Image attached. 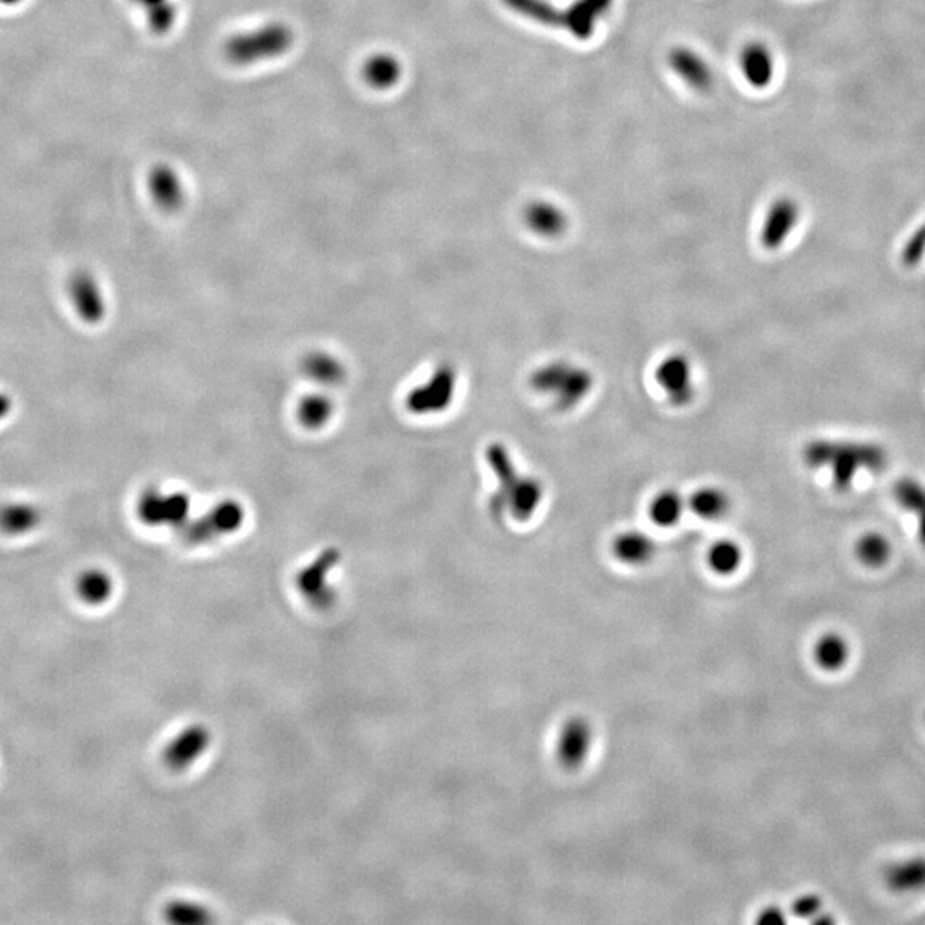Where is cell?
Returning <instances> with one entry per match:
<instances>
[{
    "mask_svg": "<svg viewBox=\"0 0 925 925\" xmlns=\"http://www.w3.org/2000/svg\"><path fill=\"white\" fill-rule=\"evenodd\" d=\"M485 460L497 482L496 492L490 496V511L520 523L532 520L544 504V484L532 475H521L509 449L502 442H492L487 446Z\"/></svg>",
    "mask_w": 925,
    "mask_h": 925,
    "instance_id": "1",
    "label": "cell"
},
{
    "mask_svg": "<svg viewBox=\"0 0 925 925\" xmlns=\"http://www.w3.org/2000/svg\"><path fill=\"white\" fill-rule=\"evenodd\" d=\"M802 458L814 470L828 468L838 492L852 489L860 473H878L888 466V453L876 442L816 439L807 442Z\"/></svg>",
    "mask_w": 925,
    "mask_h": 925,
    "instance_id": "2",
    "label": "cell"
},
{
    "mask_svg": "<svg viewBox=\"0 0 925 925\" xmlns=\"http://www.w3.org/2000/svg\"><path fill=\"white\" fill-rule=\"evenodd\" d=\"M530 386L535 393L547 396L555 410L571 412L590 396L595 377L583 365L552 360L533 370Z\"/></svg>",
    "mask_w": 925,
    "mask_h": 925,
    "instance_id": "3",
    "label": "cell"
},
{
    "mask_svg": "<svg viewBox=\"0 0 925 925\" xmlns=\"http://www.w3.org/2000/svg\"><path fill=\"white\" fill-rule=\"evenodd\" d=\"M293 43V33L287 24L271 23L254 31L233 36L225 45V54L233 64L247 66L259 60L285 54Z\"/></svg>",
    "mask_w": 925,
    "mask_h": 925,
    "instance_id": "4",
    "label": "cell"
},
{
    "mask_svg": "<svg viewBox=\"0 0 925 925\" xmlns=\"http://www.w3.org/2000/svg\"><path fill=\"white\" fill-rule=\"evenodd\" d=\"M458 374L453 365L437 367L429 379L413 389L408 396V408L417 415H436L448 410L456 396Z\"/></svg>",
    "mask_w": 925,
    "mask_h": 925,
    "instance_id": "5",
    "label": "cell"
},
{
    "mask_svg": "<svg viewBox=\"0 0 925 925\" xmlns=\"http://www.w3.org/2000/svg\"><path fill=\"white\" fill-rule=\"evenodd\" d=\"M595 744V729L585 717L567 718L555 740V758L562 768L579 770L590 758Z\"/></svg>",
    "mask_w": 925,
    "mask_h": 925,
    "instance_id": "6",
    "label": "cell"
},
{
    "mask_svg": "<svg viewBox=\"0 0 925 925\" xmlns=\"http://www.w3.org/2000/svg\"><path fill=\"white\" fill-rule=\"evenodd\" d=\"M655 381L667 396L670 405L684 408L696 398L694 369L684 353H672L658 364Z\"/></svg>",
    "mask_w": 925,
    "mask_h": 925,
    "instance_id": "7",
    "label": "cell"
},
{
    "mask_svg": "<svg viewBox=\"0 0 925 925\" xmlns=\"http://www.w3.org/2000/svg\"><path fill=\"white\" fill-rule=\"evenodd\" d=\"M800 209L799 204L795 203L792 197H780L775 203L771 204L766 218L761 228V245L766 251H776L780 249L788 237L792 235L797 223H799Z\"/></svg>",
    "mask_w": 925,
    "mask_h": 925,
    "instance_id": "8",
    "label": "cell"
},
{
    "mask_svg": "<svg viewBox=\"0 0 925 925\" xmlns=\"http://www.w3.org/2000/svg\"><path fill=\"white\" fill-rule=\"evenodd\" d=\"M211 735L208 730L196 725L180 732L165 751V761H167L174 770H184L196 763L197 759L203 758L204 752L208 751Z\"/></svg>",
    "mask_w": 925,
    "mask_h": 925,
    "instance_id": "9",
    "label": "cell"
},
{
    "mask_svg": "<svg viewBox=\"0 0 925 925\" xmlns=\"http://www.w3.org/2000/svg\"><path fill=\"white\" fill-rule=\"evenodd\" d=\"M69 295L74 309L83 321L88 324L102 321V317L105 316V300L93 275L81 271L78 275L72 276Z\"/></svg>",
    "mask_w": 925,
    "mask_h": 925,
    "instance_id": "10",
    "label": "cell"
},
{
    "mask_svg": "<svg viewBox=\"0 0 925 925\" xmlns=\"http://www.w3.org/2000/svg\"><path fill=\"white\" fill-rule=\"evenodd\" d=\"M655 538L639 530H627L614 538L612 554L624 566L641 567L650 564L657 555Z\"/></svg>",
    "mask_w": 925,
    "mask_h": 925,
    "instance_id": "11",
    "label": "cell"
},
{
    "mask_svg": "<svg viewBox=\"0 0 925 925\" xmlns=\"http://www.w3.org/2000/svg\"><path fill=\"white\" fill-rule=\"evenodd\" d=\"M669 62L675 74L694 90L708 91L713 86L710 64L693 48L675 47L670 52Z\"/></svg>",
    "mask_w": 925,
    "mask_h": 925,
    "instance_id": "12",
    "label": "cell"
},
{
    "mask_svg": "<svg viewBox=\"0 0 925 925\" xmlns=\"http://www.w3.org/2000/svg\"><path fill=\"white\" fill-rule=\"evenodd\" d=\"M739 62L744 79L756 90L768 88L775 78V60L764 43H747L740 52Z\"/></svg>",
    "mask_w": 925,
    "mask_h": 925,
    "instance_id": "13",
    "label": "cell"
},
{
    "mask_svg": "<svg viewBox=\"0 0 925 925\" xmlns=\"http://www.w3.org/2000/svg\"><path fill=\"white\" fill-rule=\"evenodd\" d=\"M526 227L545 239H557L567 230V215L557 204L533 201L523 213Z\"/></svg>",
    "mask_w": 925,
    "mask_h": 925,
    "instance_id": "14",
    "label": "cell"
},
{
    "mask_svg": "<svg viewBox=\"0 0 925 925\" xmlns=\"http://www.w3.org/2000/svg\"><path fill=\"white\" fill-rule=\"evenodd\" d=\"M610 6L612 0H574L567 7L566 30L579 40H588Z\"/></svg>",
    "mask_w": 925,
    "mask_h": 925,
    "instance_id": "15",
    "label": "cell"
},
{
    "mask_svg": "<svg viewBox=\"0 0 925 925\" xmlns=\"http://www.w3.org/2000/svg\"><path fill=\"white\" fill-rule=\"evenodd\" d=\"M687 508L691 509L698 518L706 521L723 520L732 509V499L729 492L717 485H705L694 490L687 499Z\"/></svg>",
    "mask_w": 925,
    "mask_h": 925,
    "instance_id": "16",
    "label": "cell"
},
{
    "mask_svg": "<svg viewBox=\"0 0 925 925\" xmlns=\"http://www.w3.org/2000/svg\"><path fill=\"white\" fill-rule=\"evenodd\" d=\"M187 513V501L180 497L146 494L139 502V516L148 525L177 523Z\"/></svg>",
    "mask_w": 925,
    "mask_h": 925,
    "instance_id": "17",
    "label": "cell"
},
{
    "mask_svg": "<svg viewBox=\"0 0 925 925\" xmlns=\"http://www.w3.org/2000/svg\"><path fill=\"white\" fill-rule=\"evenodd\" d=\"M42 521V511L30 502H12L0 508V532L19 537L36 530Z\"/></svg>",
    "mask_w": 925,
    "mask_h": 925,
    "instance_id": "18",
    "label": "cell"
},
{
    "mask_svg": "<svg viewBox=\"0 0 925 925\" xmlns=\"http://www.w3.org/2000/svg\"><path fill=\"white\" fill-rule=\"evenodd\" d=\"M687 501L674 489H665L653 497L648 508L650 520L662 528H672L682 520Z\"/></svg>",
    "mask_w": 925,
    "mask_h": 925,
    "instance_id": "19",
    "label": "cell"
},
{
    "mask_svg": "<svg viewBox=\"0 0 925 925\" xmlns=\"http://www.w3.org/2000/svg\"><path fill=\"white\" fill-rule=\"evenodd\" d=\"M504 4L535 23L566 30L567 9L562 11L549 0H504Z\"/></svg>",
    "mask_w": 925,
    "mask_h": 925,
    "instance_id": "20",
    "label": "cell"
},
{
    "mask_svg": "<svg viewBox=\"0 0 925 925\" xmlns=\"http://www.w3.org/2000/svg\"><path fill=\"white\" fill-rule=\"evenodd\" d=\"M335 562V555H324L321 561L307 567L300 576V588L304 591L305 597L311 598L317 605H326V602L333 598L329 597L328 574L329 567H333Z\"/></svg>",
    "mask_w": 925,
    "mask_h": 925,
    "instance_id": "21",
    "label": "cell"
},
{
    "mask_svg": "<svg viewBox=\"0 0 925 925\" xmlns=\"http://www.w3.org/2000/svg\"><path fill=\"white\" fill-rule=\"evenodd\" d=\"M150 189L156 203L163 208L174 209L182 203L184 189L172 168L165 165L155 168L150 177Z\"/></svg>",
    "mask_w": 925,
    "mask_h": 925,
    "instance_id": "22",
    "label": "cell"
},
{
    "mask_svg": "<svg viewBox=\"0 0 925 925\" xmlns=\"http://www.w3.org/2000/svg\"><path fill=\"white\" fill-rule=\"evenodd\" d=\"M400 60L391 54L372 55L364 66V76L367 83L372 84L377 90H386L398 83L401 78Z\"/></svg>",
    "mask_w": 925,
    "mask_h": 925,
    "instance_id": "23",
    "label": "cell"
},
{
    "mask_svg": "<svg viewBox=\"0 0 925 925\" xmlns=\"http://www.w3.org/2000/svg\"><path fill=\"white\" fill-rule=\"evenodd\" d=\"M114 588V581L110 578V574L102 569L84 571L76 583L79 598L90 605H102L108 602V598L114 593Z\"/></svg>",
    "mask_w": 925,
    "mask_h": 925,
    "instance_id": "24",
    "label": "cell"
},
{
    "mask_svg": "<svg viewBox=\"0 0 925 925\" xmlns=\"http://www.w3.org/2000/svg\"><path fill=\"white\" fill-rule=\"evenodd\" d=\"M891 890L917 891L925 888V859L905 860L890 867L886 874Z\"/></svg>",
    "mask_w": 925,
    "mask_h": 925,
    "instance_id": "25",
    "label": "cell"
},
{
    "mask_svg": "<svg viewBox=\"0 0 925 925\" xmlns=\"http://www.w3.org/2000/svg\"><path fill=\"white\" fill-rule=\"evenodd\" d=\"M742 561H744V554H742L740 545L729 538L717 540L708 550V566L713 573L720 574V576L737 573Z\"/></svg>",
    "mask_w": 925,
    "mask_h": 925,
    "instance_id": "26",
    "label": "cell"
},
{
    "mask_svg": "<svg viewBox=\"0 0 925 925\" xmlns=\"http://www.w3.org/2000/svg\"><path fill=\"white\" fill-rule=\"evenodd\" d=\"M814 657L818 660L819 667L824 670L842 669L848 658V645L845 639L840 638L838 634H826L819 639Z\"/></svg>",
    "mask_w": 925,
    "mask_h": 925,
    "instance_id": "27",
    "label": "cell"
},
{
    "mask_svg": "<svg viewBox=\"0 0 925 925\" xmlns=\"http://www.w3.org/2000/svg\"><path fill=\"white\" fill-rule=\"evenodd\" d=\"M855 554L859 557L862 564L869 567L883 566L888 562L891 555V545L888 538L883 537L881 533H866L859 538L855 545Z\"/></svg>",
    "mask_w": 925,
    "mask_h": 925,
    "instance_id": "28",
    "label": "cell"
},
{
    "mask_svg": "<svg viewBox=\"0 0 925 925\" xmlns=\"http://www.w3.org/2000/svg\"><path fill=\"white\" fill-rule=\"evenodd\" d=\"M893 497L908 513L917 514L925 511V485L915 478H900L893 485Z\"/></svg>",
    "mask_w": 925,
    "mask_h": 925,
    "instance_id": "29",
    "label": "cell"
},
{
    "mask_svg": "<svg viewBox=\"0 0 925 925\" xmlns=\"http://www.w3.org/2000/svg\"><path fill=\"white\" fill-rule=\"evenodd\" d=\"M331 415V403L326 398H309L300 406V418L309 427H319Z\"/></svg>",
    "mask_w": 925,
    "mask_h": 925,
    "instance_id": "30",
    "label": "cell"
},
{
    "mask_svg": "<svg viewBox=\"0 0 925 925\" xmlns=\"http://www.w3.org/2000/svg\"><path fill=\"white\" fill-rule=\"evenodd\" d=\"M925 257V223L915 230L903 247L902 261L908 268H914Z\"/></svg>",
    "mask_w": 925,
    "mask_h": 925,
    "instance_id": "31",
    "label": "cell"
},
{
    "mask_svg": "<svg viewBox=\"0 0 925 925\" xmlns=\"http://www.w3.org/2000/svg\"><path fill=\"white\" fill-rule=\"evenodd\" d=\"M168 919L177 924H201L209 919L206 910L191 903H177L168 910Z\"/></svg>",
    "mask_w": 925,
    "mask_h": 925,
    "instance_id": "32",
    "label": "cell"
},
{
    "mask_svg": "<svg viewBox=\"0 0 925 925\" xmlns=\"http://www.w3.org/2000/svg\"><path fill=\"white\" fill-rule=\"evenodd\" d=\"M821 905H823V902H821V898H819L818 895L800 896L799 900L794 903L792 912H794L795 917L811 919L814 915L819 914Z\"/></svg>",
    "mask_w": 925,
    "mask_h": 925,
    "instance_id": "33",
    "label": "cell"
},
{
    "mask_svg": "<svg viewBox=\"0 0 925 925\" xmlns=\"http://www.w3.org/2000/svg\"><path fill=\"white\" fill-rule=\"evenodd\" d=\"M785 915H783L782 910L778 907H768L764 908L763 912L759 914L758 924L763 925H780L785 924Z\"/></svg>",
    "mask_w": 925,
    "mask_h": 925,
    "instance_id": "34",
    "label": "cell"
},
{
    "mask_svg": "<svg viewBox=\"0 0 925 925\" xmlns=\"http://www.w3.org/2000/svg\"><path fill=\"white\" fill-rule=\"evenodd\" d=\"M12 401L7 394L0 393V420L11 413Z\"/></svg>",
    "mask_w": 925,
    "mask_h": 925,
    "instance_id": "35",
    "label": "cell"
},
{
    "mask_svg": "<svg viewBox=\"0 0 925 925\" xmlns=\"http://www.w3.org/2000/svg\"><path fill=\"white\" fill-rule=\"evenodd\" d=\"M917 521H919L920 544L924 545L925 547V511H922V513L917 514Z\"/></svg>",
    "mask_w": 925,
    "mask_h": 925,
    "instance_id": "36",
    "label": "cell"
},
{
    "mask_svg": "<svg viewBox=\"0 0 925 925\" xmlns=\"http://www.w3.org/2000/svg\"><path fill=\"white\" fill-rule=\"evenodd\" d=\"M134 2H138L141 6L146 7L148 11H151V9H155V7L162 6V4H165L168 0H134Z\"/></svg>",
    "mask_w": 925,
    "mask_h": 925,
    "instance_id": "37",
    "label": "cell"
},
{
    "mask_svg": "<svg viewBox=\"0 0 925 925\" xmlns=\"http://www.w3.org/2000/svg\"><path fill=\"white\" fill-rule=\"evenodd\" d=\"M812 922L816 925L835 924V920L831 919V917H816V919H812Z\"/></svg>",
    "mask_w": 925,
    "mask_h": 925,
    "instance_id": "38",
    "label": "cell"
},
{
    "mask_svg": "<svg viewBox=\"0 0 925 925\" xmlns=\"http://www.w3.org/2000/svg\"><path fill=\"white\" fill-rule=\"evenodd\" d=\"M2 2H6V4H14V2H18V0H2Z\"/></svg>",
    "mask_w": 925,
    "mask_h": 925,
    "instance_id": "39",
    "label": "cell"
}]
</instances>
